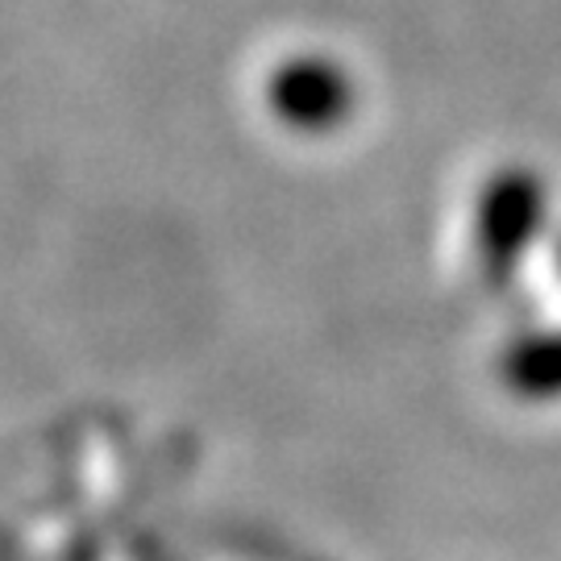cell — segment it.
<instances>
[{"label": "cell", "mask_w": 561, "mask_h": 561, "mask_svg": "<svg viewBox=\"0 0 561 561\" xmlns=\"http://www.w3.org/2000/svg\"><path fill=\"white\" fill-rule=\"evenodd\" d=\"M549 225V183L541 171L512 162L482 183L474 204V254L491 287H507L524 254L541 241Z\"/></svg>", "instance_id": "1"}, {"label": "cell", "mask_w": 561, "mask_h": 561, "mask_svg": "<svg viewBox=\"0 0 561 561\" xmlns=\"http://www.w3.org/2000/svg\"><path fill=\"white\" fill-rule=\"evenodd\" d=\"M266 101L291 129L324 134L350 121L358 92L345 67L324 55H296L287 59L266 83Z\"/></svg>", "instance_id": "2"}, {"label": "cell", "mask_w": 561, "mask_h": 561, "mask_svg": "<svg viewBox=\"0 0 561 561\" xmlns=\"http://www.w3.org/2000/svg\"><path fill=\"white\" fill-rule=\"evenodd\" d=\"M500 382L516 400H561V329L524 333L500 358Z\"/></svg>", "instance_id": "3"}, {"label": "cell", "mask_w": 561, "mask_h": 561, "mask_svg": "<svg viewBox=\"0 0 561 561\" xmlns=\"http://www.w3.org/2000/svg\"><path fill=\"white\" fill-rule=\"evenodd\" d=\"M558 275H561V241H558Z\"/></svg>", "instance_id": "4"}]
</instances>
